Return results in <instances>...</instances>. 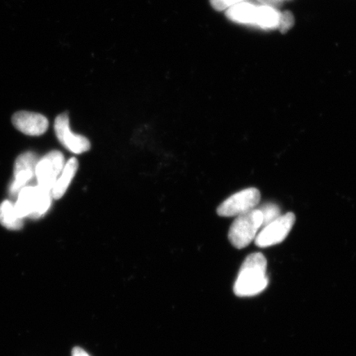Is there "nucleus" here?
<instances>
[{
  "mask_svg": "<svg viewBox=\"0 0 356 356\" xmlns=\"http://www.w3.org/2000/svg\"><path fill=\"white\" fill-rule=\"evenodd\" d=\"M12 122L17 130L30 136L43 135L49 127L48 120L43 115L24 111L13 115Z\"/></svg>",
  "mask_w": 356,
  "mask_h": 356,
  "instance_id": "1a4fd4ad",
  "label": "nucleus"
},
{
  "mask_svg": "<svg viewBox=\"0 0 356 356\" xmlns=\"http://www.w3.org/2000/svg\"><path fill=\"white\" fill-rule=\"evenodd\" d=\"M258 210L262 213V228L282 216L280 207L273 203H266Z\"/></svg>",
  "mask_w": 356,
  "mask_h": 356,
  "instance_id": "4468645a",
  "label": "nucleus"
},
{
  "mask_svg": "<svg viewBox=\"0 0 356 356\" xmlns=\"http://www.w3.org/2000/svg\"><path fill=\"white\" fill-rule=\"evenodd\" d=\"M245 1V0H210L211 6L217 11H226L236 4Z\"/></svg>",
  "mask_w": 356,
  "mask_h": 356,
  "instance_id": "dca6fc26",
  "label": "nucleus"
},
{
  "mask_svg": "<svg viewBox=\"0 0 356 356\" xmlns=\"http://www.w3.org/2000/svg\"><path fill=\"white\" fill-rule=\"evenodd\" d=\"M267 261L260 252L248 256L240 268L234 292L238 297H252L264 292L268 286Z\"/></svg>",
  "mask_w": 356,
  "mask_h": 356,
  "instance_id": "f257e3e1",
  "label": "nucleus"
},
{
  "mask_svg": "<svg viewBox=\"0 0 356 356\" xmlns=\"http://www.w3.org/2000/svg\"><path fill=\"white\" fill-rule=\"evenodd\" d=\"M0 225L10 230H20L24 227V219L17 215L15 204L10 200L0 204Z\"/></svg>",
  "mask_w": 356,
  "mask_h": 356,
  "instance_id": "ddd939ff",
  "label": "nucleus"
},
{
  "mask_svg": "<svg viewBox=\"0 0 356 356\" xmlns=\"http://www.w3.org/2000/svg\"><path fill=\"white\" fill-rule=\"evenodd\" d=\"M259 6H266L277 8L282 6L283 0H255Z\"/></svg>",
  "mask_w": 356,
  "mask_h": 356,
  "instance_id": "f3484780",
  "label": "nucleus"
},
{
  "mask_svg": "<svg viewBox=\"0 0 356 356\" xmlns=\"http://www.w3.org/2000/svg\"><path fill=\"white\" fill-rule=\"evenodd\" d=\"M283 1H284V0H283Z\"/></svg>",
  "mask_w": 356,
  "mask_h": 356,
  "instance_id": "6ab92c4d",
  "label": "nucleus"
},
{
  "mask_svg": "<svg viewBox=\"0 0 356 356\" xmlns=\"http://www.w3.org/2000/svg\"><path fill=\"white\" fill-rule=\"evenodd\" d=\"M38 159L33 153L26 152L17 157L15 165V180L10 186L12 197H17L22 188H24L35 175V166Z\"/></svg>",
  "mask_w": 356,
  "mask_h": 356,
  "instance_id": "6e6552de",
  "label": "nucleus"
},
{
  "mask_svg": "<svg viewBox=\"0 0 356 356\" xmlns=\"http://www.w3.org/2000/svg\"><path fill=\"white\" fill-rule=\"evenodd\" d=\"M65 164L63 154L57 150L51 151L38 160L35 170L38 186L44 190L51 191L58 177L63 170Z\"/></svg>",
  "mask_w": 356,
  "mask_h": 356,
  "instance_id": "423d86ee",
  "label": "nucleus"
},
{
  "mask_svg": "<svg viewBox=\"0 0 356 356\" xmlns=\"http://www.w3.org/2000/svg\"><path fill=\"white\" fill-rule=\"evenodd\" d=\"M295 24V17L289 11L280 12L278 29L280 33H286Z\"/></svg>",
  "mask_w": 356,
  "mask_h": 356,
  "instance_id": "2eb2a0df",
  "label": "nucleus"
},
{
  "mask_svg": "<svg viewBox=\"0 0 356 356\" xmlns=\"http://www.w3.org/2000/svg\"><path fill=\"white\" fill-rule=\"evenodd\" d=\"M72 356H90L87 351L81 348V347H75L73 349Z\"/></svg>",
  "mask_w": 356,
  "mask_h": 356,
  "instance_id": "a211bd4d",
  "label": "nucleus"
},
{
  "mask_svg": "<svg viewBox=\"0 0 356 356\" xmlns=\"http://www.w3.org/2000/svg\"><path fill=\"white\" fill-rule=\"evenodd\" d=\"M51 200V191L44 190L38 185L25 186L17 195V200L15 204V211L22 219H40L50 209Z\"/></svg>",
  "mask_w": 356,
  "mask_h": 356,
  "instance_id": "f03ea898",
  "label": "nucleus"
},
{
  "mask_svg": "<svg viewBox=\"0 0 356 356\" xmlns=\"http://www.w3.org/2000/svg\"><path fill=\"white\" fill-rule=\"evenodd\" d=\"M261 193L257 188H248L231 195L217 209L222 217H234L254 210L259 204Z\"/></svg>",
  "mask_w": 356,
  "mask_h": 356,
  "instance_id": "20e7f679",
  "label": "nucleus"
},
{
  "mask_svg": "<svg viewBox=\"0 0 356 356\" xmlns=\"http://www.w3.org/2000/svg\"><path fill=\"white\" fill-rule=\"evenodd\" d=\"M257 4L247 0L225 11L226 17L235 24L256 26Z\"/></svg>",
  "mask_w": 356,
  "mask_h": 356,
  "instance_id": "9d476101",
  "label": "nucleus"
},
{
  "mask_svg": "<svg viewBox=\"0 0 356 356\" xmlns=\"http://www.w3.org/2000/svg\"><path fill=\"white\" fill-rule=\"evenodd\" d=\"M296 222L295 213H286L264 227L255 238L257 247L264 248L282 243L291 232Z\"/></svg>",
  "mask_w": 356,
  "mask_h": 356,
  "instance_id": "39448f33",
  "label": "nucleus"
},
{
  "mask_svg": "<svg viewBox=\"0 0 356 356\" xmlns=\"http://www.w3.org/2000/svg\"><path fill=\"white\" fill-rule=\"evenodd\" d=\"M280 16L277 8L258 4L256 26L264 30L278 29Z\"/></svg>",
  "mask_w": 356,
  "mask_h": 356,
  "instance_id": "f8f14e48",
  "label": "nucleus"
},
{
  "mask_svg": "<svg viewBox=\"0 0 356 356\" xmlns=\"http://www.w3.org/2000/svg\"><path fill=\"white\" fill-rule=\"evenodd\" d=\"M54 128L58 140L70 152L80 154L88 152L90 149L91 144L86 137L75 135L70 131L68 114L63 113L58 115Z\"/></svg>",
  "mask_w": 356,
  "mask_h": 356,
  "instance_id": "0eeeda50",
  "label": "nucleus"
},
{
  "mask_svg": "<svg viewBox=\"0 0 356 356\" xmlns=\"http://www.w3.org/2000/svg\"><path fill=\"white\" fill-rule=\"evenodd\" d=\"M262 227V213L257 209L236 218L229 232L231 244L238 249L248 246Z\"/></svg>",
  "mask_w": 356,
  "mask_h": 356,
  "instance_id": "7ed1b4c3",
  "label": "nucleus"
},
{
  "mask_svg": "<svg viewBox=\"0 0 356 356\" xmlns=\"http://www.w3.org/2000/svg\"><path fill=\"white\" fill-rule=\"evenodd\" d=\"M79 162L75 158H71L65 164L63 170L58 177L54 186L51 190L52 198L59 200L65 194L68 189L70 182L78 171Z\"/></svg>",
  "mask_w": 356,
  "mask_h": 356,
  "instance_id": "9b49d317",
  "label": "nucleus"
}]
</instances>
